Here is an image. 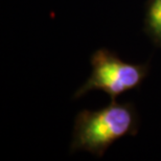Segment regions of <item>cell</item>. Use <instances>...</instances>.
Returning <instances> with one entry per match:
<instances>
[{
  "label": "cell",
  "mask_w": 161,
  "mask_h": 161,
  "mask_svg": "<svg viewBox=\"0 0 161 161\" xmlns=\"http://www.w3.org/2000/svg\"><path fill=\"white\" fill-rule=\"evenodd\" d=\"M92 72L76 96L93 89L103 90L112 98L137 87L143 80L147 70L143 66L121 61L105 49L97 50L91 60Z\"/></svg>",
  "instance_id": "cell-2"
},
{
  "label": "cell",
  "mask_w": 161,
  "mask_h": 161,
  "mask_svg": "<svg viewBox=\"0 0 161 161\" xmlns=\"http://www.w3.org/2000/svg\"><path fill=\"white\" fill-rule=\"evenodd\" d=\"M135 114L130 106L112 101L97 111H83L75 125L72 149L102 155L115 140L133 131Z\"/></svg>",
  "instance_id": "cell-1"
},
{
  "label": "cell",
  "mask_w": 161,
  "mask_h": 161,
  "mask_svg": "<svg viewBox=\"0 0 161 161\" xmlns=\"http://www.w3.org/2000/svg\"><path fill=\"white\" fill-rule=\"evenodd\" d=\"M147 25L154 39L161 44V0H151L147 14Z\"/></svg>",
  "instance_id": "cell-3"
}]
</instances>
